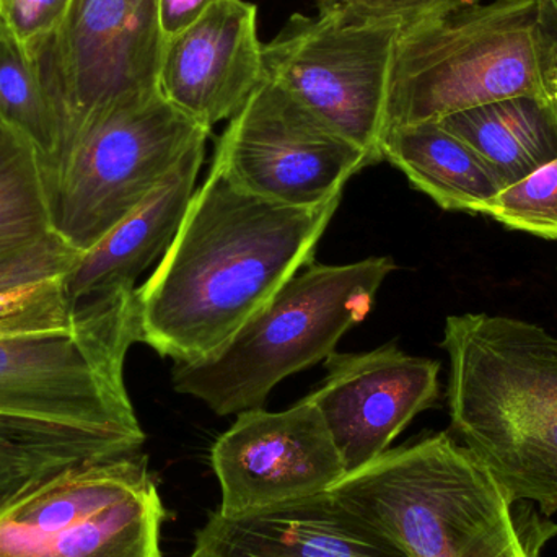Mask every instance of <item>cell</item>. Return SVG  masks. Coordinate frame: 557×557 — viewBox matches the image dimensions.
Masks as SVG:
<instances>
[{"instance_id": "1", "label": "cell", "mask_w": 557, "mask_h": 557, "mask_svg": "<svg viewBox=\"0 0 557 557\" xmlns=\"http://www.w3.org/2000/svg\"><path fill=\"white\" fill-rule=\"evenodd\" d=\"M339 205H276L212 163L156 271L136 288L140 343L175 363L218 352L313 263Z\"/></svg>"}, {"instance_id": "2", "label": "cell", "mask_w": 557, "mask_h": 557, "mask_svg": "<svg viewBox=\"0 0 557 557\" xmlns=\"http://www.w3.org/2000/svg\"><path fill=\"white\" fill-rule=\"evenodd\" d=\"M136 288L78 305L65 326L0 333V444L69 465L143 451L124 382Z\"/></svg>"}, {"instance_id": "3", "label": "cell", "mask_w": 557, "mask_h": 557, "mask_svg": "<svg viewBox=\"0 0 557 557\" xmlns=\"http://www.w3.org/2000/svg\"><path fill=\"white\" fill-rule=\"evenodd\" d=\"M451 429L510 503L557 513V336L500 314H450Z\"/></svg>"}, {"instance_id": "4", "label": "cell", "mask_w": 557, "mask_h": 557, "mask_svg": "<svg viewBox=\"0 0 557 557\" xmlns=\"http://www.w3.org/2000/svg\"><path fill=\"white\" fill-rule=\"evenodd\" d=\"M556 94L557 35L535 0L476 3L403 29L389 75L386 129L509 98L556 103Z\"/></svg>"}, {"instance_id": "5", "label": "cell", "mask_w": 557, "mask_h": 557, "mask_svg": "<svg viewBox=\"0 0 557 557\" xmlns=\"http://www.w3.org/2000/svg\"><path fill=\"white\" fill-rule=\"evenodd\" d=\"M330 493L406 557H539L506 491L447 432L386 450Z\"/></svg>"}, {"instance_id": "6", "label": "cell", "mask_w": 557, "mask_h": 557, "mask_svg": "<svg viewBox=\"0 0 557 557\" xmlns=\"http://www.w3.org/2000/svg\"><path fill=\"white\" fill-rule=\"evenodd\" d=\"M396 270L389 257L310 263L218 352L175 363V392L201 399L218 416L263 408L274 386L336 352L341 337L366 320L376 292Z\"/></svg>"}, {"instance_id": "7", "label": "cell", "mask_w": 557, "mask_h": 557, "mask_svg": "<svg viewBox=\"0 0 557 557\" xmlns=\"http://www.w3.org/2000/svg\"><path fill=\"white\" fill-rule=\"evenodd\" d=\"M211 131L162 95L120 104L64 131L42 163L51 228L78 253L162 188Z\"/></svg>"}, {"instance_id": "8", "label": "cell", "mask_w": 557, "mask_h": 557, "mask_svg": "<svg viewBox=\"0 0 557 557\" xmlns=\"http://www.w3.org/2000/svg\"><path fill=\"white\" fill-rule=\"evenodd\" d=\"M147 455L62 468L0 504V557H163Z\"/></svg>"}, {"instance_id": "9", "label": "cell", "mask_w": 557, "mask_h": 557, "mask_svg": "<svg viewBox=\"0 0 557 557\" xmlns=\"http://www.w3.org/2000/svg\"><path fill=\"white\" fill-rule=\"evenodd\" d=\"M403 28L334 13L294 15L263 45L267 77L382 162L389 75Z\"/></svg>"}, {"instance_id": "10", "label": "cell", "mask_w": 557, "mask_h": 557, "mask_svg": "<svg viewBox=\"0 0 557 557\" xmlns=\"http://www.w3.org/2000/svg\"><path fill=\"white\" fill-rule=\"evenodd\" d=\"M214 165L258 198L318 208L343 198L346 183L373 163L360 147L267 77L228 121Z\"/></svg>"}, {"instance_id": "11", "label": "cell", "mask_w": 557, "mask_h": 557, "mask_svg": "<svg viewBox=\"0 0 557 557\" xmlns=\"http://www.w3.org/2000/svg\"><path fill=\"white\" fill-rule=\"evenodd\" d=\"M165 45L159 0H72L54 33L33 48L61 111L62 134L160 94Z\"/></svg>"}, {"instance_id": "12", "label": "cell", "mask_w": 557, "mask_h": 557, "mask_svg": "<svg viewBox=\"0 0 557 557\" xmlns=\"http://www.w3.org/2000/svg\"><path fill=\"white\" fill-rule=\"evenodd\" d=\"M237 416L211 450L221 516H248L307 499L346 476L330 429L308 396L284 411L260 408Z\"/></svg>"}, {"instance_id": "13", "label": "cell", "mask_w": 557, "mask_h": 557, "mask_svg": "<svg viewBox=\"0 0 557 557\" xmlns=\"http://www.w3.org/2000/svg\"><path fill=\"white\" fill-rule=\"evenodd\" d=\"M326 379L308 399L320 409L347 474L388 450L406 425L441 395V363L395 344L369 352H333Z\"/></svg>"}, {"instance_id": "14", "label": "cell", "mask_w": 557, "mask_h": 557, "mask_svg": "<svg viewBox=\"0 0 557 557\" xmlns=\"http://www.w3.org/2000/svg\"><path fill=\"white\" fill-rule=\"evenodd\" d=\"M264 81L253 3L215 0L193 25L166 39L160 95L206 129L231 121Z\"/></svg>"}, {"instance_id": "15", "label": "cell", "mask_w": 557, "mask_h": 557, "mask_svg": "<svg viewBox=\"0 0 557 557\" xmlns=\"http://www.w3.org/2000/svg\"><path fill=\"white\" fill-rule=\"evenodd\" d=\"M193 556L406 557L330 491L248 516L211 513Z\"/></svg>"}, {"instance_id": "16", "label": "cell", "mask_w": 557, "mask_h": 557, "mask_svg": "<svg viewBox=\"0 0 557 557\" xmlns=\"http://www.w3.org/2000/svg\"><path fill=\"white\" fill-rule=\"evenodd\" d=\"M205 153L206 144L196 147L162 188L81 255L62 278L72 308L136 288L140 274L163 257L195 195Z\"/></svg>"}, {"instance_id": "17", "label": "cell", "mask_w": 557, "mask_h": 557, "mask_svg": "<svg viewBox=\"0 0 557 557\" xmlns=\"http://www.w3.org/2000/svg\"><path fill=\"white\" fill-rule=\"evenodd\" d=\"M380 150L382 160L445 211L480 214L504 188L483 157L438 121L388 127Z\"/></svg>"}, {"instance_id": "18", "label": "cell", "mask_w": 557, "mask_h": 557, "mask_svg": "<svg viewBox=\"0 0 557 557\" xmlns=\"http://www.w3.org/2000/svg\"><path fill=\"white\" fill-rule=\"evenodd\" d=\"M473 147L504 188L557 159V104L519 97L484 104L438 121Z\"/></svg>"}, {"instance_id": "19", "label": "cell", "mask_w": 557, "mask_h": 557, "mask_svg": "<svg viewBox=\"0 0 557 557\" xmlns=\"http://www.w3.org/2000/svg\"><path fill=\"white\" fill-rule=\"evenodd\" d=\"M0 120L38 150L41 162L58 152L62 117L35 49L0 16Z\"/></svg>"}, {"instance_id": "20", "label": "cell", "mask_w": 557, "mask_h": 557, "mask_svg": "<svg viewBox=\"0 0 557 557\" xmlns=\"http://www.w3.org/2000/svg\"><path fill=\"white\" fill-rule=\"evenodd\" d=\"M51 232L41 157L25 136L0 120V251Z\"/></svg>"}, {"instance_id": "21", "label": "cell", "mask_w": 557, "mask_h": 557, "mask_svg": "<svg viewBox=\"0 0 557 557\" xmlns=\"http://www.w3.org/2000/svg\"><path fill=\"white\" fill-rule=\"evenodd\" d=\"M480 214L510 231L557 240V159L500 189Z\"/></svg>"}, {"instance_id": "22", "label": "cell", "mask_w": 557, "mask_h": 557, "mask_svg": "<svg viewBox=\"0 0 557 557\" xmlns=\"http://www.w3.org/2000/svg\"><path fill=\"white\" fill-rule=\"evenodd\" d=\"M81 253L54 232L13 250L0 251V295L67 276Z\"/></svg>"}, {"instance_id": "23", "label": "cell", "mask_w": 557, "mask_h": 557, "mask_svg": "<svg viewBox=\"0 0 557 557\" xmlns=\"http://www.w3.org/2000/svg\"><path fill=\"white\" fill-rule=\"evenodd\" d=\"M62 278H49L0 295V333L71 324L75 310L69 304Z\"/></svg>"}, {"instance_id": "24", "label": "cell", "mask_w": 557, "mask_h": 557, "mask_svg": "<svg viewBox=\"0 0 557 557\" xmlns=\"http://www.w3.org/2000/svg\"><path fill=\"white\" fill-rule=\"evenodd\" d=\"M476 3L481 0H317L318 13L392 22L403 29L442 18Z\"/></svg>"}, {"instance_id": "25", "label": "cell", "mask_w": 557, "mask_h": 557, "mask_svg": "<svg viewBox=\"0 0 557 557\" xmlns=\"http://www.w3.org/2000/svg\"><path fill=\"white\" fill-rule=\"evenodd\" d=\"M72 0H0V16L29 48L54 33Z\"/></svg>"}, {"instance_id": "26", "label": "cell", "mask_w": 557, "mask_h": 557, "mask_svg": "<svg viewBox=\"0 0 557 557\" xmlns=\"http://www.w3.org/2000/svg\"><path fill=\"white\" fill-rule=\"evenodd\" d=\"M67 467L72 465L0 444V504L29 484Z\"/></svg>"}, {"instance_id": "27", "label": "cell", "mask_w": 557, "mask_h": 557, "mask_svg": "<svg viewBox=\"0 0 557 557\" xmlns=\"http://www.w3.org/2000/svg\"><path fill=\"white\" fill-rule=\"evenodd\" d=\"M215 0H159L160 22L165 38L178 35L196 22Z\"/></svg>"}, {"instance_id": "28", "label": "cell", "mask_w": 557, "mask_h": 557, "mask_svg": "<svg viewBox=\"0 0 557 557\" xmlns=\"http://www.w3.org/2000/svg\"><path fill=\"white\" fill-rule=\"evenodd\" d=\"M540 15L557 35V0H535Z\"/></svg>"}, {"instance_id": "29", "label": "cell", "mask_w": 557, "mask_h": 557, "mask_svg": "<svg viewBox=\"0 0 557 557\" xmlns=\"http://www.w3.org/2000/svg\"><path fill=\"white\" fill-rule=\"evenodd\" d=\"M556 104H557V94H556Z\"/></svg>"}, {"instance_id": "30", "label": "cell", "mask_w": 557, "mask_h": 557, "mask_svg": "<svg viewBox=\"0 0 557 557\" xmlns=\"http://www.w3.org/2000/svg\"><path fill=\"white\" fill-rule=\"evenodd\" d=\"M189 557H196V556H193V555H191V556H189Z\"/></svg>"}]
</instances>
